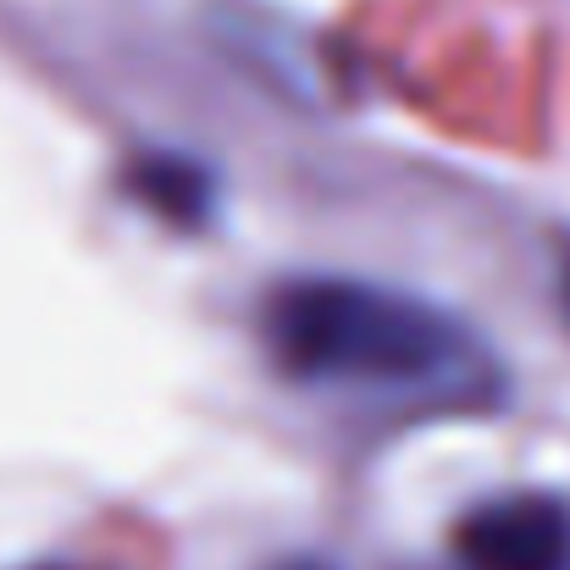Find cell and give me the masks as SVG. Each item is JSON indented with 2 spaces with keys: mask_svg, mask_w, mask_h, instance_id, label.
Segmentation results:
<instances>
[{
  "mask_svg": "<svg viewBox=\"0 0 570 570\" xmlns=\"http://www.w3.org/2000/svg\"><path fill=\"white\" fill-rule=\"evenodd\" d=\"M277 372L316 387H465L493 366L460 316L366 277H288L261 305Z\"/></svg>",
  "mask_w": 570,
  "mask_h": 570,
  "instance_id": "6da1fadb",
  "label": "cell"
},
{
  "mask_svg": "<svg viewBox=\"0 0 570 570\" xmlns=\"http://www.w3.org/2000/svg\"><path fill=\"white\" fill-rule=\"evenodd\" d=\"M454 554L465 570H570V499L504 493L460 515Z\"/></svg>",
  "mask_w": 570,
  "mask_h": 570,
  "instance_id": "7a4b0ae2",
  "label": "cell"
},
{
  "mask_svg": "<svg viewBox=\"0 0 570 570\" xmlns=\"http://www.w3.org/2000/svg\"><path fill=\"white\" fill-rule=\"evenodd\" d=\"M122 189L134 194L145 210H156L161 222L173 227H205L216 216V173L199 161V156H184V150H139L122 173Z\"/></svg>",
  "mask_w": 570,
  "mask_h": 570,
  "instance_id": "3957f363",
  "label": "cell"
},
{
  "mask_svg": "<svg viewBox=\"0 0 570 570\" xmlns=\"http://www.w3.org/2000/svg\"><path fill=\"white\" fill-rule=\"evenodd\" d=\"M560 311H566V322H570V233L560 238Z\"/></svg>",
  "mask_w": 570,
  "mask_h": 570,
  "instance_id": "277c9868",
  "label": "cell"
},
{
  "mask_svg": "<svg viewBox=\"0 0 570 570\" xmlns=\"http://www.w3.org/2000/svg\"><path fill=\"white\" fill-rule=\"evenodd\" d=\"M277 570H333V566H322V560H288V566H277Z\"/></svg>",
  "mask_w": 570,
  "mask_h": 570,
  "instance_id": "5b68a950",
  "label": "cell"
},
{
  "mask_svg": "<svg viewBox=\"0 0 570 570\" xmlns=\"http://www.w3.org/2000/svg\"><path fill=\"white\" fill-rule=\"evenodd\" d=\"M39 570H61V566H39Z\"/></svg>",
  "mask_w": 570,
  "mask_h": 570,
  "instance_id": "8992f818",
  "label": "cell"
}]
</instances>
